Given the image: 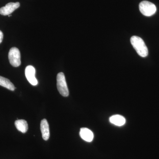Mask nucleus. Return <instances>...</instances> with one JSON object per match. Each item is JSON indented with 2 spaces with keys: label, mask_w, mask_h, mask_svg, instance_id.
Here are the masks:
<instances>
[{
  "label": "nucleus",
  "mask_w": 159,
  "mask_h": 159,
  "mask_svg": "<svg viewBox=\"0 0 159 159\" xmlns=\"http://www.w3.org/2000/svg\"><path fill=\"white\" fill-rule=\"evenodd\" d=\"M3 39V33L2 31H0V43H2Z\"/></svg>",
  "instance_id": "obj_12"
},
{
  "label": "nucleus",
  "mask_w": 159,
  "mask_h": 159,
  "mask_svg": "<svg viewBox=\"0 0 159 159\" xmlns=\"http://www.w3.org/2000/svg\"><path fill=\"white\" fill-rule=\"evenodd\" d=\"M15 125L18 130L22 133H25L28 130V124L26 120L23 119L16 120Z\"/></svg>",
  "instance_id": "obj_10"
},
{
  "label": "nucleus",
  "mask_w": 159,
  "mask_h": 159,
  "mask_svg": "<svg viewBox=\"0 0 159 159\" xmlns=\"http://www.w3.org/2000/svg\"><path fill=\"white\" fill-rule=\"evenodd\" d=\"M139 10L143 15L151 16L156 13L157 7L153 3L144 1L139 4Z\"/></svg>",
  "instance_id": "obj_2"
},
{
  "label": "nucleus",
  "mask_w": 159,
  "mask_h": 159,
  "mask_svg": "<svg viewBox=\"0 0 159 159\" xmlns=\"http://www.w3.org/2000/svg\"><path fill=\"white\" fill-rule=\"evenodd\" d=\"M57 85L58 92L64 97L69 96V92L64 74L62 72L58 73L57 77Z\"/></svg>",
  "instance_id": "obj_3"
},
{
  "label": "nucleus",
  "mask_w": 159,
  "mask_h": 159,
  "mask_svg": "<svg viewBox=\"0 0 159 159\" xmlns=\"http://www.w3.org/2000/svg\"><path fill=\"white\" fill-rule=\"evenodd\" d=\"M25 73L26 78L31 85H37L38 81L35 78V70L34 67L31 66H29L26 67Z\"/></svg>",
  "instance_id": "obj_6"
},
{
  "label": "nucleus",
  "mask_w": 159,
  "mask_h": 159,
  "mask_svg": "<svg viewBox=\"0 0 159 159\" xmlns=\"http://www.w3.org/2000/svg\"><path fill=\"white\" fill-rule=\"evenodd\" d=\"M8 56L9 62L12 66L17 67L20 65V53L17 48L13 47L10 49Z\"/></svg>",
  "instance_id": "obj_4"
},
{
  "label": "nucleus",
  "mask_w": 159,
  "mask_h": 159,
  "mask_svg": "<svg viewBox=\"0 0 159 159\" xmlns=\"http://www.w3.org/2000/svg\"><path fill=\"white\" fill-rule=\"evenodd\" d=\"M131 43L137 53L142 57H145L148 55V48L145 42L141 38L133 36L130 39Z\"/></svg>",
  "instance_id": "obj_1"
},
{
  "label": "nucleus",
  "mask_w": 159,
  "mask_h": 159,
  "mask_svg": "<svg viewBox=\"0 0 159 159\" xmlns=\"http://www.w3.org/2000/svg\"><path fill=\"white\" fill-rule=\"evenodd\" d=\"M80 135L81 139L87 142H92L94 138L93 132L89 129L86 128L80 129Z\"/></svg>",
  "instance_id": "obj_8"
},
{
  "label": "nucleus",
  "mask_w": 159,
  "mask_h": 159,
  "mask_svg": "<svg viewBox=\"0 0 159 159\" xmlns=\"http://www.w3.org/2000/svg\"><path fill=\"white\" fill-rule=\"evenodd\" d=\"M19 2H10L0 9V14L3 16L9 15L20 7Z\"/></svg>",
  "instance_id": "obj_5"
},
{
  "label": "nucleus",
  "mask_w": 159,
  "mask_h": 159,
  "mask_svg": "<svg viewBox=\"0 0 159 159\" xmlns=\"http://www.w3.org/2000/svg\"><path fill=\"white\" fill-rule=\"evenodd\" d=\"M40 129L43 139L45 141L48 140L50 137V129L48 123L47 119H43L42 120L40 124Z\"/></svg>",
  "instance_id": "obj_7"
},
{
  "label": "nucleus",
  "mask_w": 159,
  "mask_h": 159,
  "mask_svg": "<svg viewBox=\"0 0 159 159\" xmlns=\"http://www.w3.org/2000/svg\"><path fill=\"white\" fill-rule=\"evenodd\" d=\"M109 120L111 123L117 126H122L125 123V118L122 116L119 115L112 116L110 118Z\"/></svg>",
  "instance_id": "obj_9"
},
{
  "label": "nucleus",
  "mask_w": 159,
  "mask_h": 159,
  "mask_svg": "<svg viewBox=\"0 0 159 159\" xmlns=\"http://www.w3.org/2000/svg\"><path fill=\"white\" fill-rule=\"evenodd\" d=\"M0 85L11 91H13L15 89L14 84L9 80L2 76H0Z\"/></svg>",
  "instance_id": "obj_11"
}]
</instances>
